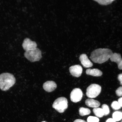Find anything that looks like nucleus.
Listing matches in <instances>:
<instances>
[{
    "instance_id": "obj_1",
    "label": "nucleus",
    "mask_w": 122,
    "mask_h": 122,
    "mask_svg": "<svg viewBox=\"0 0 122 122\" xmlns=\"http://www.w3.org/2000/svg\"><path fill=\"white\" fill-rule=\"evenodd\" d=\"M113 53L112 50L109 49H97L91 53L90 58L95 63L102 64L109 60Z\"/></svg>"
},
{
    "instance_id": "obj_2",
    "label": "nucleus",
    "mask_w": 122,
    "mask_h": 122,
    "mask_svg": "<svg viewBox=\"0 0 122 122\" xmlns=\"http://www.w3.org/2000/svg\"><path fill=\"white\" fill-rule=\"evenodd\" d=\"M16 79L13 74L8 73L0 74V88L1 90H8L15 85Z\"/></svg>"
},
{
    "instance_id": "obj_3",
    "label": "nucleus",
    "mask_w": 122,
    "mask_h": 122,
    "mask_svg": "<svg viewBox=\"0 0 122 122\" xmlns=\"http://www.w3.org/2000/svg\"><path fill=\"white\" fill-rule=\"evenodd\" d=\"M52 107L58 112L62 113L68 107L67 100L65 97H59L55 100Z\"/></svg>"
},
{
    "instance_id": "obj_4",
    "label": "nucleus",
    "mask_w": 122,
    "mask_h": 122,
    "mask_svg": "<svg viewBox=\"0 0 122 122\" xmlns=\"http://www.w3.org/2000/svg\"><path fill=\"white\" fill-rule=\"evenodd\" d=\"M24 56L28 60L32 62L39 61L42 57L41 51L37 48L25 51Z\"/></svg>"
},
{
    "instance_id": "obj_5",
    "label": "nucleus",
    "mask_w": 122,
    "mask_h": 122,
    "mask_svg": "<svg viewBox=\"0 0 122 122\" xmlns=\"http://www.w3.org/2000/svg\"><path fill=\"white\" fill-rule=\"evenodd\" d=\"M102 88L100 85L93 84L90 85L87 88L86 94L90 98H95L100 94Z\"/></svg>"
},
{
    "instance_id": "obj_6",
    "label": "nucleus",
    "mask_w": 122,
    "mask_h": 122,
    "mask_svg": "<svg viewBox=\"0 0 122 122\" xmlns=\"http://www.w3.org/2000/svg\"><path fill=\"white\" fill-rule=\"evenodd\" d=\"M83 93L81 90L79 88H74L71 92L70 98L71 101L77 103L81 100L83 97Z\"/></svg>"
},
{
    "instance_id": "obj_7",
    "label": "nucleus",
    "mask_w": 122,
    "mask_h": 122,
    "mask_svg": "<svg viewBox=\"0 0 122 122\" xmlns=\"http://www.w3.org/2000/svg\"><path fill=\"white\" fill-rule=\"evenodd\" d=\"M22 46L23 48L26 51L37 48V45L36 42L33 41L29 38H26L24 40Z\"/></svg>"
},
{
    "instance_id": "obj_8",
    "label": "nucleus",
    "mask_w": 122,
    "mask_h": 122,
    "mask_svg": "<svg viewBox=\"0 0 122 122\" xmlns=\"http://www.w3.org/2000/svg\"><path fill=\"white\" fill-rule=\"evenodd\" d=\"M69 71L70 73L73 76L79 77L81 75L83 69L80 65H76L70 67Z\"/></svg>"
},
{
    "instance_id": "obj_9",
    "label": "nucleus",
    "mask_w": 122,
    "mask_h": 122,
    "mask_svg": "<svg viewBox=\"0 0 122 122\" xmlns=\"http://www.w3.org/2000/svg\"><path fill=\"white\" fill-rule=\"evenodd\" d=\"M79 59L82 65L85 68H90L92 66V63L88 59L86 54H83L81 55Z\"/></svg>"
},
{
    "instance_id": "obj_10",
    "label": "nucleus",
    "mask_w": 122,
    "mask_h": 122,
    "mask_svg": "<svg viewBox=\"0 0 122 122\" xmlns=\"http://www.w3.org/2000/svg\"><path fill=\"white\" fill-rule=\"evenodd\" d=\"M57 85L55 82L53 81H48L44 84L43 88L46 91L51 92L57 88Z\"/></svg>"
},
{
    "instance_id": "obj_11",
    "label": "nucleus",
    "mask_w": 122,
    "mask_h": 122,
    "mask_svg": "<svg viewBox=\"0 0 122 122\" xmlns=\"http://www.w3.org/2000/svg\"><path fill=\"white\" fill-rule=\"evenodd\" d=\"M85 103L87 106L94 108L98 107L100 105V102L92 99H87L85 101Z\"/></svg>"
},
{
    "instance_id": "obj_12",
    "label": "nucleus",
    "mask_w": 122,
    "mask_h": 122,
    "mask_svg": "<svg viewBox=\"0 0 122 122\" xmlns=\"http://www.w3.org/2000/svg\"><path fill=\"white\" fill-rule=\"evenodd\" d=\"M86 74L88 75L96 77L100 76L102 75V72L97 69H88L86 71Z\"/></svg>"
},
{
    "instance_id": "obj_13",
    "label": "nucleus",
    "mask_w": 122,
    "mask_h": 122,
    "mask_svg": "<svg viewBox=\"0 0 122 122\" xmlns=\"http://www.w3.org/2000/svg\"><path fill=\"white\" fill-rule=\"evenodd\" d=\"M110 59L111 61L116 62L118 65L122 62V59L121 55L117 53H113Z\"/></svg>"
},
{
    "instance_id": "obj_14",
    "label": "nucleus",
    "mask_w": 122,
    "mask_h": 122,
    "mask_svg": "<svg viewBox=\"0 0 122 122\" xmlns=\"http://www.w3.org/2000/svg\"><path fill=\"white\" fill-rule=\"evenodd\" d=\"M93 111L94 114L97 118H102L104 116V113L102 108L98 107L94 108Z\"/></svg>"
},
{
    "instance_id": "obj_15",
    "label": "nucleus",
    "mask_w": 122,
    "mask_h": 122,
    "mask_svg": "<svg viewBox=\"0 0 122 122\" xmlns=\"http://www.w3.org/2000/svg\"><path fill=\"white\" fill-rule=\"evenodd\" d=\"M112 118L116 122L120 121L122 119V112L116 111L112 114Z\"/></svg>"
},
{
    "instance_id": "obj_16",
    "label": "nucleus",
    "mask_w": 122,
    "mask_h": 122,
    "mask_svg": "<svg viewBox=\"0 0 122 122\" xmlns=\"http://www.w3.org/2000/svg\"><path fill=\"white\" fill-rule=\"evenodd\" d=\"M79 114L82 116L89 115L91 112V110L88 108L81 107L79 109Z\"/></svg>"
},
{
    "instance_id": "obj_17",
    "label": "nucleus",
    "mask_w": 122,
    "mask_h": 122,
    "mask_svg": "<svg viewBox=\"0 0 122 122\" xmlns=\"http://www.w3.org/2000/svg\"><path fill=\"white\" fill-rule=\"evenodd\" d=\"M101 5H106L110 4L115 1L114 0H94Z\"/></svg>"
},
{
    "instance_id": "obj_18",
    "label": "nucleus",
    "mask_w": 122,
    "mask_h": 122,
    "mask_svg": "<svg viewBox=\"0 0 122 122\" xmlns=\"http://www.w3.org/2000/svg\"><path fill=\"white\" fill-rule=\"evenodd\" d=\"M111 107L114 110H118L120 109L121 107L118 102L117 101L113 102L111 104Z\"/></svg>"
},
{
    "instance_id": "obj_19",
    "label": "nucleus",
    "mask_w": 122,
    "mask_h": 122,
    "mask_svg": "<svg viewBox=\"0 0 122 122\" xmlns=\"http://www.w3.org/2000/svg\"><path fill=\"white\" fill-rule=\"evenodd\" d=\"M102 109L104 116H107L110 113V110L109 106L107 105L104 104L102 106Z\"/></svg>"
},
{
    "instance_id": "obj_20",
    "label": "nucleus",
    "mask_w": 122,
    "mask_h": 122,
    "mask_svg": "<svg viewBox=\"0 0 122 122\" xmlns=\"http://www.w3.org/2000/svg\"><path fill=\"white\" fill-rule=\"evenodd\" d=\"M99 119L97 117L89 116L87 119V122H99Z\"/></svg>"
},
{
    "instance_id": "obj_21",
    "label": "nucleus",
    "mask_w": 122,
    "mask_h": 122,
    "mask_svg": "<svg viewBox=\"0 0 122 122\" xmlns=\"http://www.w3.org/2000/svg\"><path fill=\"white\" fill-rule=\"evenodd\" d=\"M116 94L118 97H122V86L117 88L116 91Z\"/></svg>"
},
{
    "instance_id": "obj_22",
    "label": "nucleus",
    "mask_w": 122,
    "mask_h": 122,
    "mask_svg": "<svg viewBox=\"0 0 122 122\" xmlns=\"http://www.w3.org/2000/svg\"><path fill=\"white\" fill-rule=\"evenodd\" d=\"M118 79L120 82V84L122 85V74H120L118 76Z\"/></svg>"
},
{
    "instance_id": "obj_23",
    "label": "nucleus",
    "mask_w": 122,
    "mask_h": 122,
    "mask_svg": "<svg viewBox=\"0 0 122 122\" xmlns=\"http://www.w3.org/2000/svg\"><path fill=\"white\" fill-rule=\"evenodd\" d=\"M106 122H116L112 118H109L107 120Z\"/></svg>"
},
{
    "instance_id": "obj_24",
    "label": "nucleus",
    "mask_w": 122,
    "mask_h": 122,
    "mask_svg": "<svg viewBox=\"0 0 122 122\" xmlns=\"http://www.w3.org/2000/svg\"><path fill=\"white\" fill-rule=\"evenodd\" d=\"M74 122H87L85 121L84 120L80 119H76L75 120Z\"/></svg>"
},
{
    "instance_id": "obj_25",
    "label": "nucleus",
    "mask_w": 122,
    "mask_h": 122,
    "mask_svg": "<svg viewBox=\"0 0 122 122\" xmlns=\"http://www.w3.org/2000/svg\"><path fill=\"white\" fill-rule=\"evenodd\" d=\"M118 102L119 103L120 106L122 107V97H120V98L119 99Z\"/></svg>"
},
{
    "instance_id": "obj_26",
    "label": "nucleus",
    "mask_w": 122,
    "mask_h": 122,
    "mask_svg": "<svg viewBox=\"0 0 122 122\" xmlns=\"http://www.w3.org/2000/svg\"></svg>"
},
{
    "instance_id": "obj_27",
    "label": "nucleus",
    "mask_w": 122,
    "mask_h": 122,
    "mask_svg": "<svg viewBox=\"0 0 122 122\" xmlns=\"http://www.w3.org/2000/svg\"></svg>"
}]
</instances>
